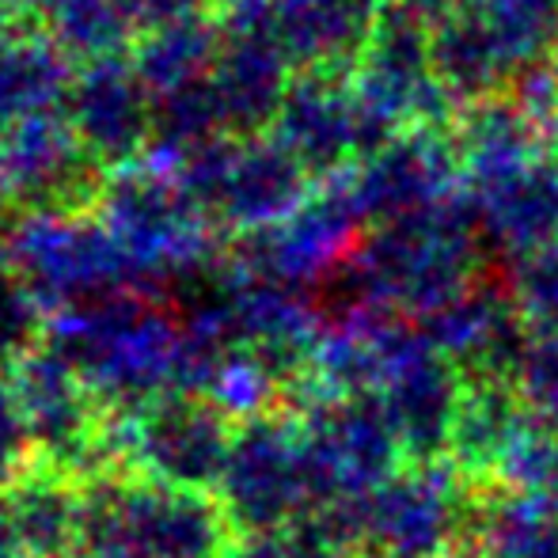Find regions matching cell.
I'll return each mask as SVG.
<instances>
[{
  "label": "cell",
  "mask_w": 558,
  "mask_h": 558,
  "mask_svg": "<svg viewBox=\"0 0 558 558\" xmlns=\"http://www.w3.org/2000/svg\"><path fill=\"white\" fill-rule=\"evenodd\" d=\"M194 206L198 202L183 191V183L160 179L145 163H130L107 171L92 214L114 235L130 278L153 281L171 278L202 258L206 225Z\"/></svg>",
  "instance_id": "6da1fadb"
},
{
  "label": "cell",
  "mask_w": 558,
  "mask_h": 558,
  "mask_svg": "<svg viewBox=\"0 0 558 558\" xmlns=\"http://www.w3.org/2000/svg\"><path fill=\"white\" fill-rule=\"evenodd\" d=\"M8 258L35 296H73L130 278L114 235L92 209H31L8 235Z\"/></svg>",
  "instance_id": "7a4b0ae2"
},
{
  "label": "cell",
  "mask_w": 558,
  "mask_h": 558,
  "mask_svg": "<svg viewBox=\"0 0 558 558\" xmlns=\"http://www.w3.org/2000/svg\"><path fill=\"white\" fill-rule=\"evenodd\" d=\"M69 122L99 171L130 168L156 137V99L133 58L107 53L76 69Z\"/></svg>",
  "instance_id": "3957f363"
},
{
  "label": "cell",
  "mask_w": 558,
  "mask_h": 558,
  "mask_svg": "<svg viewBox=\"0 0 558 558\" xmlns=\"http://www.w3.org/2000/svg\"><path fill=\"white\" fill-rule=\"evenodd\" d=\"M76 69L50 31L0 23V133L31 118L69 114Z\"/></svg>",
  "instance_id": "277c9868"
},
{
  "label": "cell",
  "mask_w": 558,
  "mask_h": 558,
  "mask_svg": "<svg viewBox=\"0 0 558 558\" xmlns=\"http://www.w3.org/2000/svg\"><path fill=\"white\" fill-rule=\"evenodd\" d=\"M209 61H214V35L198 15L145 31L137 53H133V65H137L141 81L153 92L156 104L202 84Z\"/></svg>",
  "instance_id": "5b68a950"
},
{
  "label": "cell",
  "mask_w": 558,
  "mask_h": 558,
  "mask_svg": "<svg viewBox=\"0 0 558 558\" xmlns=\"http://www.w3.org/2000/svg\"><path fill=\"white\" fill-rule=\"evenodd\" d=\"M38 319V301L23 281L0 278V357L15 353Z\"/></svg>",
  "instance_id": "8992f818"
},
{
  "label": "cell",
  "mask_w": 558,
  "mask_h": 558,
  "mask_svg": "<svg viewBox=\"0 0 558 558\" xmlns=\"http://www.w3.org/2000/svg\"><path fill=\"white\" fill-rule=\"evenodd\" d=\"M8 263V235H0V266H4ZM0 274H4V270H0Z\"/></svg>",
  "instance_id": "52a82bcc"
}]
</instances>
